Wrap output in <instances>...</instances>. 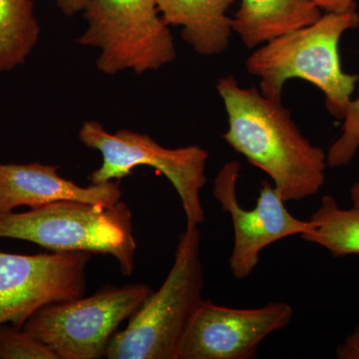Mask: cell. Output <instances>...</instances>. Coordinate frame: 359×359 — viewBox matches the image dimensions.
<instances>
[{"instance_id":"6da1fadb","label":"cell","mask_w":359,"mask_h":359,"mask_svg":"<svg viewBox=\"0 0 359 359\" xmlns=\"http://www.w3.org/2000/svg\"><path fill=\"white\" fill-rule=\"evenodd\" d=\"M217 90L228 114L224 140L273 180L285 203L318 194L327 154L302 134L283 103L241 86L231 74L219 78Z\"/></svg>"},{"instance_id":"7a4b0ae2","label":"cell","mask_w":359,"mask_h":359,"mask_svg":"<svg viewBox=\"0 0 359 359\" xmlns=\"http://www.w3.org/2000/svg\"><path fill=\"white\" fill-rule=\"evenodd\" d=\"M358 26V8L325 13L313 25L263 44L250 54L245 68L259 78L262 94L278 102L287 80H306L323 92L330 114L344 120L359 77L342 70L339 45L344 32Z\"/></svg>"},{"instance_id":"3957f363","label":"cell","mask_w":359,"mask_h":359,"mask_svg":"<svg viewBox=\"0 0 359 359\" xmlns=\"http://www.w3.org/2000/svg\"><path fill=\"white\" fill-rule=\"evenodd\" d=\"M201 238L199 226L187 224L166 280L135 311L127 327L113 335L106 358L175 359L189 323L204 299Z\"/></svg>"},{"instance_id":"277c9868","label":"cell","mask_w":359,"mask_h":359,"mask_svg":"<svg viewBox=\"0 0 359 359\" xmlns=\"http://www.w3.org/2000/svg\"><path fill=\"white\" fill-rule=\"evenodd\" d=\"M0 238L25 241L51 252L109 255L123 276L134 271L132 212L121 201L112 205L58 201L25 212H0Z\"/></svg>"},{"instance_id":"5b68a950","label":"cell","mask_w":359,"mask_h":359,"mask_svg":"<svg viewBox=\"0 0 359 359\" xmlns=\"http://www.w3.org/2000/svg\"><path fill=\"white\" fill-rule=\"evenodd\" d=\"M83 18L88 26L77 42L100 50L96 65L104 74L132 70L140 75L177 57L157 0H90Z\"/></svg>"},{"instance_id":"8992f818","label":"cell","mask_w":359,"mask_h":359,"mask_svg":"<svg viewBox=\"0 0 359 359\" xmlns=\"http://www.w3.org/2000/svg\"><path fill=\"white\" fill-rule=\"evenodd\" d=\"M78 135L87 148L102 155V165L90 176L91 184L121 181L138 166L154 168L178 193L187 224L200 226L204 223L200 195L207 183L205 172L210 156L207 150L197 145L165 148L149 135L128 129L110 134L97 121L84 122Z\"/></svg>"},{"instance_id":"52a82bcc","label":"cell","mask_w":359,"mask_h":359,"mask_svg":"<svg viewBox=\"0 0 359 359\" xmlns=\"http://www.w3.org/2000/svg\"><path fill=\"white\" fill-rule=\"evenodd\" d=\"M152 292L145 283L107 285L85 299L47 304L23 328L48 346L58 359L105 358L117 328Z\"/></svg>"},{"instance_id":"ba28073f","label":"cell","mask_w":359,"mask_h":359,"mask_svg":"<svg viewBox=\"0 0 359 359\" xmlns=\"http://www.w3.org/2000/svg\"><path fill=\"white\" fill-rule=\"evenodd\" d=\"M88 252L8 254L0 252V325L23 328L40 309L84 297Z\"/></svg>"},{"instance_id":"9c48e42d","label":"cell","mask_w":359,"mask_h":359,"mask_svg":"<svg viewBox=\"0 0 359 359\" xmlns=\"http://www.w3.org/2000/svg\"><path fill=\"white\" fill-rule=\"evenodd\" d=\"M287 302L233 309L203 299L182 337L175 359H252L269 334L290 325Z\"/></svg>"},{"instance_id":"30bf717a","label":"cell","mask_w":359,"mask_h":359,"mask_svg":"<svg viewBox=\"0 0 359 359\" xmlns=\"http://www.w3.org/2000/svg\"><path fill=\"white\" fill-rule=\"evenodd\" d=\"M240 172L238 161L226 162L214 180L212 195L233 222L235 240L229 261L231 275L244 280L257 268L264 248L290 236L308 233L311 224L294 218L276 187L268 181H262L256 208L245 210L237 197Z\"/></svg>"},{"instance_id":"8fae6325","label":"cell","mask_w":359,"mask_h":359,"mask_svg":"<svg viewBox=\"0 0 359 359\" xmlns=\"http://www.w3.org/2000/svg\"><path fill=\"white\" fill-rule=\"evenodd\" d=\"M59 166L41 163H0V212L30 209L58 202L81 201L112 205L122 197L120 181L80 187L59 176Z\"/></svg>"},{"instance_id":"7c38bea8","label":"cell","mask_w":359,"mask_h":359,"mask_svg":"<svg viewBox=\"0 0 359 359\" xmlns=\"http://www.w3.org/2000/svg\"><path fill=\"white\" fill-rule=\"evenodd\" d=\"M236 0H157L167 26L182 28V39L201 55H219L228 49L233 29L229 9Z\"/></svg>"},{"instance_id":"4fadbf2b","label":"cell","mask_w":359,"mask_h":359,"mask_svg":"<svg viewBox=\"0 0 359 359\" xmlns=\"http://www.w3.org/2000/svg\"><path fill=\"white\" fill-rule=\"evenodd\" d=\"M323 15L313 0H241L231 29L247 48L313 25Z\"/></svg>"},{"instance_id":"5bb4252c","label":"cell","mask_w":359,"mask_h":359,"mask_svg":"<svg viewBox=\"0 0 359 359\" xmlns=\"http://www.w3.org/2000/svg\"><path fill=\"white\" fill-rule=\"evenodd\" d=\"M311 231L302 235L306 242L320 245L332 257L359 255V204L341 209L332 196L321 199L320 208L309 219Z\"/></svg>"},{"instance_id":"9a60e30c","label":"cell","mask_w":359,"mask_h":359,"mask_svg":"<svg viewBox=\"0 0 359 359\" xmlns=\"http://www.w3.org/2000/svg\"><path fill=\"white\" fill-rule=\"evenodd\" d=\"M40 32L33 0H0V74L25 62Z\"/></svg>"},{"instance_id":"2e32d148","label":"cell","mask_w":359,"mask_h":359,"mask_svg":"<svg viewBox=\"0 0 359 359\" xmlns=\"http://www.w3.org/2000/svg\"><path fill=\"white\" fill-rule=\"evenodd\" d=\"M0 359H58L55 353L25 328L0 325Z\"/></svg>"},{"instance_id":"e0dca14e","label":"cell","mask_w":359,"mask_h":359,"mask_svg":"<svg viewBox=\"0 0 359 359\" xmlns=\"http://www.w3.org/2000/svg\"><path fill=\"white\" fill-rule=\"evenodd\" d=\"M359 149V96L349 104L344 119L341 134L328 149L327 167L347 166L355 157Z\"/></svg>"},{"instance_id":"ac0fdd59","label":"cell","mask_w":359,"mask_h":359,"mask_svg":"<svg viewBox=\"0 0 359 359\" xmlns=\"http://www.w3.org/2000/svg\"><path fill=\"white\" fill-rule=\"evenodd\" d=\"M335 354L339 359H359V325L346 341L337 347Z\"/></svg>"},{"instance_id":"d6986e66","label":"cell","mask_w":359,"mask_h":359,"mask_svg":"<svg viewBox=\"0 0 359 359\" xmlns=\"http://www.w3.org/2000/svg\"><path fill=\"white\" fill-rule=\"evenodd\" d=\"M314 4L325 13H346L358 8L356 0H313Z\"/></svg>"},{"instance_id":"ffe728a7","label":"cell","mask_w":359,"mask_h":359,"mask_svg":"<svg viewBox=\"0 0 359 359\" xmlns=\"http://www.w3.org/2000/svg\"><path fill=\"white\" fill-rule=\"evenodd\" d=\"M90 0H56V6L66 16H73L84 11Z\"/></svg>"}]
</instances>
